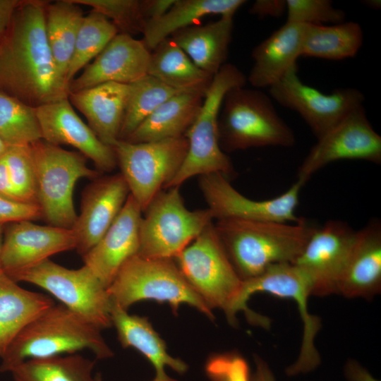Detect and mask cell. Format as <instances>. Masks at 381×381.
I'll use <instances>...</instances> for the list:
<instances>
[{
    "label": "cell",
    "mask_w": 381,
    "mask_h": 381,
    "mask_svg": "<svg viewBox=\"0 0 381 381\" xmlns=\"http://www.w3.org/2000/svg\"><path fill=\"white\" fill-rule=\"evenodd\" d=\"M47 1L24 0L0 36V90L33 107L68 98L45 32Z\"/></svg>",
    "instance_id": "1"
},
{
    "label": "cell",
    "mask_w": 381,
    "mask_h": 381,
    "mask_svg": "<svg viewBox=\"0 0 381 381\" xmlns=\"http://www.w3.org/2000/svg\"><path fill=\"white\" fill-rule=\"evenodd\" d=\"M214 226L243 281L259 276L272 265L294 262L317 227L305 218L294 223L222 219Z\"/></svg>",
    "instance_id": "2"
},
{
    "label": "cell",
    "mask_w": 381,
    "mask_h": 381,
    "mask_svg": "<svg viewBox=\"0 0 381 381\" xmlns=\"http://www.w3.org/2000/svg\"><path fill=\"white\" fill-rule=\"evenodd\" d=\"M102 330L64 305L54 304L16 337L1 357L0 372H10L30 359L76 353L87 349L97 359L114 356Z\"/></svg>",
    "instance_id": "3"
},
{
    "label": "cell",
    "mask_w": 381,
    "mask_h": 381,
    "mask_svg": "<svg viewBox=\"0 0 381 381\" xmlns=\"http://www.w3.org/2000/svg\"><path fill=\"white\" fill-rule=\"evenodd\" d=\"M218 131L224 152L267 146L289 147L296 142L293 131L277 114L271 97L244 85L225 94Z\"/></svg>",
    "instance_id": "4"
},
{
    "label": "cell",
    "mask_w": 381,
    "mask_h": 381,
    "mask_svg": "<svg viewBox=\"0 0 381 381\" xmlns=\"http://www.w3.org/2000/svg\"><path fill=\"white\" fill-rule=\"evenodd\" d=\"M111 299L128 310L146 300L167 303L175 315L187 304L214 320L212 310L191 287L174 259H150L135 255L121 266L107 288Z\"/></svg>",
    "instance_id": "5"
},
{
    "label": "cell",
    "mask_w": 381,
    "mask_h": 381,
    "mask_svg": "<svg viewBox=\"0 0 381 381\" xmlns=\"http://www.w3.org/2000/svg\"><path fill=\"white\" fill-rule=\"evenodd\" d=\"M245 75L234 65L225 64L208 87L201 109L185 135L188 148L186 158L166 188L180 187L195 176L219 173L228 179L234 167L219 143L218 118L225 94L230 89L245 85Z\"/></svg>",
    "instance_id": "6"
},
{
    "label": "cell",
    "mask_w": 381,
    "mask_h": 381,
    "mask_svg": "<svg viewBox=\"0 0 381 381\" xmlns=\"http://www.w3.org/2000/svg\"><path fill=\"white\" fill-rule=\"evenodd\" d=\"M185 279L212 309L222 310L230 325L237 324L234 307L243 280L232 265L213 223L175 259Z\"/></svg>",
    "instance_id": "7"
},
{
    "label": "cell",
    "mask_w": 381,
    "mask_h": 381,
    "mask_svg": "<svg viewBox=\"0 0 381 381\" xmlns=\"http://www.w3.org/2000/svg\"><path fill=\"white\" fill-rule=\"evenodd\" d=\"M30 147L42 218L48 225L72 229L78 216L73 200L74 186L81 178H98L99 171L89 168L85 157L80 152L66 150L43 140Z\"/></svg>",
    "instance_id": "8"
},
{
    "label": "cell",
    "mask_w": 381,
    "mask_h": 381,
    "mask_svg": "<svg viewBox=\"0 0 381 381\" xmlns=\"http://www.w3.org/2000/svg\"><path fill=\"white\" fill-rule=\"evenodd\" d=\"M144 212L137 255L150 259H175L214 219L207 208L188 210L179 187L163 189Z\"/></svg>",
    "instance_id": "9"
},
{
    "label": "cell",
    "mask_w": 381,
    "mask_h": 381,
    "mask_svg": "<svg viewBox=\"0 0 381 381\" xmlns=\"http://www.w3.org/2000/svg\"><path fill=\"white\" fill-rule=\"evenodd\" d=\"M312 286L306 273L292 262L274 264L259 276L243 281L235 310L250 313V298L257 293H267L293 300L297 305L303 322V339L298 358L286 368V374L295 376L314 370L320 363V356L315 346V338L321 328L320 318L308 312V301Z\"/></svg>",
    "instance_id": "10"
},
{
    "label": "cell",
    "mask_w": 381,
    "mask_h": 381,
    "mask_svg": "<svg viewBox=\"0 0 381 381\" xmlns=\"http://www.w3.org/2000/svg\"><path fill=\"white\" fill-rule=\"evenodd\" d=\"M8 276L46 290L101 330L112 327L107 289L85 265L68 269L47 259Z\"/></svg>",
    "instance_id": "11"
},
{
    "label": "cell",
    "mask_w": 381,
    "mask_h": 381,
    "mask_svg": "<svg viewBox=\"0 0 381 381\" xmlns=\"http://www.w3.org/2000/svg\"><path fill=\"white\" fill-rule=\"evenodd\" d=\"M112 148L130 194L144 212L181 168L188 143L185 136L139 143L119 140Z\"/></svg>",
    "instance_id": "12"
},
{
    "label": "cell",
    "mask_w": 381,
    "mask_h": 381,
    "mask_svg": "<svg viewBox=\"0 0 381 381\" xmlns=\"http://www.w3.org/2000/svg\"><path fill=\"white\" fill-rule=\"evenodd\" d=\"M297 71L296 65L270 87V95L281 106L300 114L317 139L363 105L365 97L359 90L339 87L325 94L303 83Z\"/></svg>",
    "instance_id": "13"
},
{
    "label": "cell",
    "mask_w": 381,
    "mask_h": 381,
    "mask_svg": "<svg viewBox=\"0 0 381 381\" xmlns=\"http://www.w3.org/2000/svg\"><path fill=\"white\" fill-rule=\"evenodd\" d=\"M342 159L381 162V137L369 122L363 105L318 139L300 165L297 180L305 184L318 170Z\"/></svg>",
    "instance_id": "14"
},
{
    "label": "cell",
    "mask_w": 381,
    "mask_h": 381,
    "mask_svg": "<svg viewBox=\"0 0 381 381\" xmlns=\"http://www.w3.org/2000/svg\"><path fill=\"white\" fill-rule=\"evenodd\" d=\"M305 184L299 180L283 194L270 200H255L240 193L225 176L214 173L200 176L199 186L214 219L298 222L296 214Z\"/></svg>",
    "instance_id": "15"
},
{
    "label": "cell",
    "mask_w": 381,
    "mask_h": 381,
    "mask_svg": "<svg viewBox=\"0 0 381 381\" xmlns=\"http://www.w3.org/2000/svg\"><path fill=\"white\" fill-rule=\"evenodd\" d=\"M357 234L358 231L340 220H329L315 228L300 255L292 262L309 278L312 295L338 294Z\"/></svg>",
    "instance_id": "16"
},
{
    "label": "cell",
    "mask_w": 381,
    "mask_h": 381,
    "mask_svg": "<svg viewBox=\"0 0 381 381\" xmlns=\"http://www.w3.org/2000/svg\"><path fill=\"white\" fill-rule=\"evenodd\" d=\"M76 243L72 229L38 225L32 221L10 223L4 229L1 270L10 275L54 254L75 249Z\"/></svg>",
    "instance_id": "17"
},
{
    "label": "cell",
    "mask_w": 381,
    "mask_h": 381,
    "mask_svg": "<svg viewBox=\"0 0 381 381\" xmlns=\"http://www.w3.org/2000/svg\"><path fill=\"white\" fill-rule=\"evenodd\" d=\"M42 140L68 145L92 161L98 171L109 172L117 165L114 151L104 144L75 112L68 98L36 108Z\"/></svg>",
    "instance_id": "18"
},
{
    "label": "cell",
    "mask_w": 381,
    "mask_h": 381,
    "mask_svg": "<svg viewBox=\"0 0 381 381\" xmlns=\"http://www.w3.org/2000/svg\"><path fill=\"white\" fill-rule=\"evenodd\" d=\"M129 194L121 173L99 176L85 188L80 212L72 228L79 255L83 257L99 242L121 212Z\"/></svg>",
    "instance_id": "19"
},
{
    "label": "cell",
    "mask_w": 381,
    "mask_h": 381,
    "mask_svg": "<svg viewBox=\"0 0 381 381\" xmlns=\"http://www.w3.org/2000/svg\"><path fill=\"white\" fill-rule=\"evenodd\" d=\"M150 52L142 40L118 33L83 73L70 83L69 92L109 82L132 84L147 74Z\"/></svg>",
    "instance_id": "20"
},
{
    "label": "cell",
    "mask_w": 381,
    "mask_h": 381,
    "mask_svg": "<svg viewBox=\"0 0 381 381\" xmlns=\"http://www.w3.org/2000/svg\"><path fill=\"white\" fill-rule=\"evenodd\" d=\"M142 210L129 194L121 212L99 242L82 258L107 289L121 266L137 255Z\"/></svg>",
    "instance_id": "21"
},
{
    "label": "cell",
    "mask_w": 381,
    "mask_h": 381,
    "mask_svg": "<svg viewBox=\"0 0 381 381\" xmlns=\"http://www.w3.org/2000/svg\"><path fill=\"white\" fill-rule=\"evenodd\" d=\"M131 85L109 82L71 92L68 99L85 116L90 128L105 145L119 140Z\"/></svg>",
    "instance_id": "22"
},
{
    "label": "cell",
    "mask_w": 381,
    "mask_h": 381,
    "mask_svg": "<svg viewBox=\"0 0 381 381\" xmlns=\"http://www.w3.org/2000/svg\"><path fill=\"white\" fill-rule=\"evenodd\" d=\"M306 25L286 22L253 49L254 64L248 78L253 87H270L296 65Z\"/></svg>",
    "instance_id": "23"
},
{
    "label": "cell",
    "mask_w": 381,
    "mask_h": 381,
    "mask_svg": "<svg viewBox=\"0 0 381 381\" xmlns=\"http://www.w3.org/2000/svg\"><path fill=\"white\" fill-rule=\"evenodd\" d=\"M381 292V224L372 221L357 238L338 289L346 298H372Z\"/></svg>",
    "instance_id": "24"
},
{
    "label": "cell",
    "mask_w": 381,
    "mask_h": 381,
    "mask_svg": "<svg viewBox=\"0 0 381 381\" xmlns=\"http://www.w3.org/2000/svg\"><path fill=\"white\" fill-rule=\"evenodd\" d=\"M205 92L188 90L173 95L124 140L139 143L185 136L201 109Z\"/></svg>",
    "instance_id": "25"
},
{
    "label": "cell",
    "mask_w": 381,
    "mask_h": 381,
    "mask_svg": "<svg viewBox=\"0 0 381 381\" xmlns=\"http://www.w3.org/2000/svg\"><path fill=\"white\" fill-rule=\"evenodd\" d=\"M111 318L121 346L138 351L153 365L155 373H165L166 366L179 374L187 372V363L167 352L166 343L147 317L131 315L112 301Z\"/></svg>",
    "instance_id": "26"
},
{
    "label": "cell",
    "mask_w": 381,
    "mask_h": 381,
    "mask_svg": "<svg viewBox=\"0 0 381 381\" xmlns=\"http://www.w3.org/2000/svg\"><path fill=\"white\" fill-rule=\"evenodd\" d=\"M233 17L180 30L170 37L202 71L214 76L225 64L233 32Z\"/></svg>",
    "instance_id": "27"
},
{
    "label": "cell",
    "mask_w": 381,
    "mask_h": 381,
    "mask_svg": "<svg viewBox=\"0 0 381 381\" xmlns=\"http://www.w3.org/2000/svg\"><path fill=\"white\" fill-rule=\"evenodd\" d=\"M54 304L50 296L20 287L0 270V358L27 325Z\"/></svg>",
    "instance_id": "28"
},
{
    "label": "cell",
    "mask_w": 381,
    "mask_h": 381,
    "mask_svg": "<svg viewBox=\"0 0 381 381\" xmlns=\"http://www.w3.org/2000/svg\"><path fill=\"white\" fill-rule=\"evenodd\" d=\"M244 0H176L161 18L146 23L143 42L150 51L166 38L183 28L197 25L209 15L234 17Z\"/></svg>",
    "instance_id": "29"
},
{
    "label": "cell",
    "mask_w": 381,
    "mask_h": 381,
    "mask_svg": "<svg viewBox=\"0 0 381 381\" xmlns=\"http://www.w3.org/2000/svg\"><path fill=\"white\" fill-rule=\"evenodd\" d=\"M152 51L148 75L176 90L207 91L214 76L199 68L170 37Z\"/></svg>",
    "instance_id": "30"
},
{
    "label": "cell",
    "mask_w": 381,
    "mask_h": 381,
    "mask_svg": "<svg viewBox=\"0 0 381 381\" xmlns=\"http://www.w3.org/2000/svg\"><path fill=\"white\" fill-rule=\"evenodd\" d=\"M83 18L81 8L71 0L46 4L45 32L48 44L57 71L66 83L68 66Z\"/></svg>",
    "instance_id": "31"
},
{
    "label": "cell",
    "mask_w": 381,
    "mask_h": 381,
    "mask_svg": "<svg viewBox=\"0 0 381 381\" xmlns=\"http://www.w3.org/2000/svg\"><path fill=\"white\" fill-rule=\"evenodd\" d=\"M363 42L361 25L353 21L332 25H307L301 56L339 61L354 57Z\"/></svg>",
    "instance_id": "32"
},
{
    "label": "cell",
    "mask_w": 381,
    "mask_h": 381,
    "mask_svg": "<svg viewBox=\"0 0 381 381\" xmlns=\"http://www.w3.org/2000/svg\"><path fill=\"white\" fill-rule=\"evenodd\" d=\"M95 361L78 353L27 360L9 373L13 381H97Z\"/></svg>",
    "instance_id": "33"
},
{
    "label": "cell",
    "mask_w": 381,
    "mask_h": 381,
    "mask_svg": "<svg viewBox=\"0 0 381 381\" xmlns=\"http://www.w3.org/2000/svg\"><path fill=\"white\" fill-rule=\"evenodd\" d=\"M0 139L8 147L42 140L36 108L0 90Z\"/></svg>",
    "instance_id": "34"
},
{
    "label": "cell",
    "mask_w": 381,
    "mask_h": 381,
    "mask_svg": "<svg viewBox=\"0 0 381 381\" xmlns=\"http://www.w3.org/2000/svg\"><path fill=\"white\" fill-rule=\"evenodd\" d=\"M131 85L130 95L120 131L126 140L160 104L183 91L174 90L147 74Z\"/></svg>",
    "instance_id": "35"
},
{
    "label": "cell",
    "mask_w": 381,
    "mask_h": 381,
    "mask_svg": "<svg viewBox=\"0 0 381 381\" xmlns=\"http://www.w3.org/2000/svg\"><path fill=\"white\" fill-rule=\"evenodd\" d=\"M118 33L116 26L101 13L92 10L84 16L67 71L68 85L75 75L91 59L97 57Z\"/></svg>",
    "instance_id": "36"
},
{
    "label": "cell",
    "mask_w": 381,
    "mask_h": 381,
    "mask_svg": "<svg viewBox=\"0 0 381 381\" xmlns=\"http://www.w3.org/2000/svg\"><path fill=\"white\" fill-rule=\"evenodd\" d=\"M4 158L18 200L37 204L35 171L30 145L10 146Z\"/></svg>",
    "instance_id": "37"
},
{
    "label": "cell",
    "mask_w": 381,
    "mask_h": 381,
    "mask_svg": "<svg viewBox=\"0 0 381 381\" xmlns=\"http://www.w3.org/2000/svg\"><path fill=\"white\" fill-rule=\"evenodd\" d=\"M75 4L89 6L107 18L120 33L138 34L144 31L146 22L138 0H71Z\"/></svg>",
    "instance_id": "38"
},
{
    "label": "cell",
    "mask_w": 381,
    "mask_h": 381,
    "mask_svg": "<svg viewBox=\"0 0 381 381\" xmlns=\"http://www.w3.org/2000/svg\"><path fill=\"white\" fill-rule=\"evenodd\" d=\"M287 23L307 25L344 22L345 13L329 0H286Z\"/></svg>",
    "instance_id": "39"
},
{
    "label": "cell",
    "mask_w": 381,
    "mask_h": 381,
    "mask_svg": "<svg viewBox=\"0 0 381 381\" xmlns=\"http://www.w3.org/2000/svg\"><path fill=\"white\" fill-rule=\"evenodd\" d=\"M205 372L210 381H251L249 364L237 351L210 354Z\"/></svg>",
    "instance_id": "40"
},
{
    "label": "cell",
    "mask_w": 381,
    "mask_h": 381,
    "mask_svg": "<svg viewBox=\"0 0 381 381\" xmlns=\"http://www.w3.org/2000/svg\"><path fill=\"white\" fill-rule=\"evenodd\" d=\"M42 218L38 204L25 202L0 196V224Z\"/></svg>",
    "instance_id": "41"
},
{
    "label": "cell",
    "mask_w": 381,
    "mask_h": 381,
    "mask_svg": "<svg viewBox=\"0 0 381 381\" xmlns=\"http://www.w3.org/2000/svg\"><path fill=\"white\" fill-rule=\"evenodd\" d=\"M286 10L285 0H257L250 8L249 12L258 18L282 16Z\"/></svg>",
    "instance_id": "42"
},
{
    "label": "cell",
    "mask_w": 381,
    "mask_h": 381,
    "mask_svg": "<svg viewBox=\"0 0 381 381\" xmlns=\"http://www.w3.org/2000/svg\"><path fill=\"white\" fill-rule=\"evenodd\" d=\"M175 1L176 0L141 1L142 13L146 23L163 16Z\"/></svg>",
    "instance_id": "43"
},
{
    "label": "cell",
    "mask_w": 381,
    "mask_h": 381,
    "mask_svg": "<svg viewBox=\"0 0 381 381\" xmlns=\"http://www.w3.org/2000/svg\"><path fill=\"white\" fill-rule=\"evenodd\" d=\"M0 196L18 200L11 183L4 155L0 158Z\"/></svg>",
    "instance_id": "44"
},
{
    "label": "cell",
    "mask_w": 381,
    "mask_h": 381,
    "mask_svg": "<svg viewBox=\"0 0 381 381\" xmlns=\"http://www.w3.org/2000/svg\"><path fill=\"white\" fill-rule=\"evenodd\" d=\"M21 0H0V36L7 28Z\"/></svg>",
    "instance_id": "45"
},
{
    "label": "cell",
    "mask_w": 381,
    "mask_h": 381,
    "mask_svg": "<svg viewBox=\"0 0 381 381\" xmlns=\"http://www.w3.org/2000/svg\"><path fill=\"white\" fill-rule=\"evenodd\" d=\"M254 363L255 370L251 375V381H276L271 368L264 359L255 355Z\"/></svg>",
    "instance_id": "46"
},
{
    "label": "cell",
    "mask_w": 381,
    "mask_h": 381,
    "mask_svg": "<svg viewBox=\"0 0 381 381\" xmlns=\"http://www.w3.org/2000/svg\"><path fill=\"white\" fill-rule=\"evenodd\" d=\"M151 381H179L169 376L166 372L163 373H155V377Z\"/></svg>",
    "instance_id": "47"
},
{
    "label": "cell",
    "mask_w": 381,
    "mask_h": 381,
    "mask_svg": "<svg viewBox=\"0 0 381 381\" xmlns=\"http://www.w3.org/2000/svg\"><path fill=\"white\" fill-rule=\"evenodd\" d=\"M368 7L372 9H380L381 6V1L380 0H365L362 1Z\"/></svg>",
    "instance_id": "48"
},
{
    "label": "cell",
    "mask_w": 381,
    "mask_h": 381,
    "mask_svg": "<svg viewBox=\"0 0 381 381\" xmlns=\"http://www.w3.org/2000/svg\"><path fill=\"white\" fill-rule=\"evenodd\" d=\"M4 225L0 224V270H1V248H2V243H3V238H4Z\"/></svg>",
    "instance_id": "49"
},
{
    "label": "cell",
    "mask_w": 381,
    "mask_h": 381,
    "mask_svg": "<svg viewBox=\"0 0 381 381\" xmlns=\"http://www.w3.org/2000/svg\"><path fill=\"white\" fill-rule=\"evenodd\" d=\"M8 146L0 139V158L4 155Z\"/></svg>",
    "instance_id": "50"
},
{
    "label": "cell",
    "mask_w": 381,
    "mask_h": 381,
    "mask_svg": "<svg viewBox=\"0 0 381 381\" xmlns=\"http://www.w3.org/2000/svg\"><path fill=\"white\" fill-rule=\"evenodd\" d=\"M97 381H102V375L99 373H98V380H97Z\"/></svg>",
    "instance_id": "51"
}]
</instances>
